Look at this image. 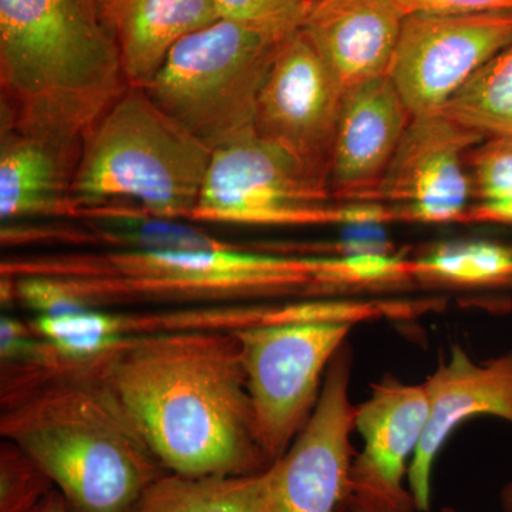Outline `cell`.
I'll return each instance as SVG.
<instances>
[{
    "instance_id": "1",
    "label": "cell",
    "mask_w": 512,
    "mask_h": 512,
    "mask_svg": "<svg viewBox=\"0 0 512 512\" xmlns=\"http://www.w3.org/2000/svg\"><path fill=\"white\" fill-rule=\"evenodd\" d=\"M96 359L170 473L248 476L269 467L234 332L134 336Z\"/></svg>"
},
{
    "instance_id": "2",
    "label": "cell",
    "mask_w": 512,
    "mask_h": 512,
    "mask_svg": "<svg viewBox=\"0 0 512 512\" xmlns=\"http://www.w3.org/2000/svg\"><path fill=\"white\" fill-rule=\"evenodd\" d=\"M0 434L53 481L70 512H131L170 473L96 357L2 365Z\"/></svg>"
},
{
    "instance_id": "3",
    "label": "cell",
    "mask_w": 512,
    "mask_h": 512,
    "mask_svg": "<svg viewBox=\"0 0 512 512\" xmlns=\"http://www.w3.org/2000/svg\"><path fill=\"white\" fill-rule=\"evenodd\" d=\"M128 86L101 0H0L3 126L83 143Z\"/></svg>"
},
{
    "instance_id": "4",
    "label": "cell",
    "mask_w": 512,
    "mask_h": 512,
    "mask_svg": "<svg viewBox=\"0 0 512 512\" xmlns=\"http://www.w3.org/2000/svg\"><path fill=\"white\" fill-rule=\"evenodd\" d=\"M2 279H55L93 308L340 291L335 256L224 249H104L10 256Z\"/></svg>"
},
{
    "instance_id": "5",
    "label": "cell",
    "mask_w": 512,
    "mask_h": 512,
    "mask_svg": "<svg viewBox=\"0 0 512 512\" xmlns=\"http://www.w3.org/2000/svg\"><path fill=\"white\" fill-rule=\"evenodd\" d=\"M212 151L144 87L128 86L84 137L72 200L77 210L133 204L158 217L191 220Z\"/></svg>"
},
{
    "instance_id": "6",
    "label": "cell",
    "mask_w": 512,
    "mask_h": 512,
    "mask_svg": "<svg viewBox=\"0 0 512 512\" xmlns=\"http://www.w3.org/2000/svg\"><path fill=\"white\" fill-rule=\"evenodd\" d=\"M284 40L217 20L181 39L144 89L161 110L215 150L254 128L259 90Z\"/></svg>"
},
{
    "instance_id": "7",
    "label": "cell",
    "mask_w": 512,
    "mask_h": 512,
    "mask_svg": "<svg viewBox=\"0 0 512 512\" xmlns=\"http://www.w3.org/2000/svg\"><path fill=\"white\" fill-rule=\"evenodd\" d=\"M329 175L254 128L212 151L191 220L245 225L365 224L396 220L375 202L333 205Z\"/></svg>"
},
{
    "instance_id": "8",
    "label": "cell",
    "mask_w": 512,
    "mask_h": 512,
    "mask_svg": "<svg viewBox=\"0 0 512 512\" xmlns=\"http://www.w3.org/2000/svg\"><path fill=\"white\" fill-rule=\"evenodd\" d=\"M353 323H268L232 330L241 349L259 446L274 464L315 409L330 360Z\"/></svg>"
},
{
    "instance_id": "9",
    "label": "cell",
    "mask_w": 512,
    "mask_h": 512,
    "mask_svg": "<svg viewBox=\"0 0 512 512\" xmlns=\"http://www.w3.org/2000/svg\"><path fill=\"white\" fill-rule=\"evenodd\" d=\"M353 353L348 343L330 360L315 409L286 453L271 464L264 512H343L356 406L350 400Z\"/></svg>"
},
{
    "instance_id": "10",
    "label": "cell",
    "mask_w": 512,
    "mask_h": 512,
    "mask_svg": "<svg viewBox=\"0 0 512 512\" xmlns=\"http://www.w3.org/2000/svg\"><path fill=\"white\" fill-rule=\"evenodd\" d=\"M512 45V12L409 15L389 76L413 117L439 114L488 60Z\"/></svg>"
},
{
    "instance_id": "11",
    "label": "cell",
    "mask_w": 512,
    "mask_h": 512,
    "mask_svg": "<svg viewBox=\"0 0 512 512\" xmlns=\"http://www.w3.org/2000/svg\"><path fill=\"white\" fill-rule=\"evenodd\" d=\"M343 89L299 29L276 50L256 100L254 130L329 175Z\"/></svg>"
},
{
    "instance_id": "12",
    "label": "cell",
    "mask_w": 512,
    "mask_h": 512,
    "mask_svg": "<svg viewBox=\"0 0 512 512\" xmlns=\"http://www.w3.org/2000/svg\"><path fill=\"white\" fill-rule=\"evenodd\" d=\"M423 384L384 376L356 406L355 430L363 439L350 467L343 512H417L409 485L410 463L429 421Z\"/></svg>"
},
{
    "instance_id": "13",
    "label": "cell",
    "mask_w": 512,
    "mask_h": 512,
    "mask_svg": "<svg viewBox=\"0 0 512 512\" xmlns=\"http://www.w3.org/2000/svg\"><path fill=\"white\" fill-rule=\"evenodd\" d=\"M484 140L483 134L441 113L412 117L392 163L366 202L389 207L404 220H460L473 191L464 158Z\"/></svg>"
},
{
    "instance_id": "14",
    "label": "cell",
    "mask_w": 512,
    "mask_h": 512,
    "mask_svg": "<svg viewBox=\"0 0 512 512\" xmlns=\"http://www.w3.org/2000/svg\"><path fill=\"white\" fill-rule=\"evenodd\" d=\"M424 387L429 397V421L407 476L417 512L431 510L434 463L461 423L471 417L494 416L512 424V350L478 363L466 350L453 346Z\"/></svg>"
},
{
    "instance_id": "15",
    "label": "cell",
    "mask_w": 512,
    "mask_h": 512,
    "mask_svg": "<svg viewBox=\"0 0 512 512\" xmlns=\"http://www.w3.org/2000/svg\"><path fill=\"white\" fill-rule=\"evenodd\" d=\"M412 117L390 76L345 90L330 158L333 197L366 202L392 163Z\"/></svg>"
},
{
    "instance_id": "16",
    "label": "cell",
    "mask_w": 512,
    "mask_h": 512,
    "mask_svg": "<svg viewBox=\"0 0 512 512\" xmlns=\"http://www.w3.org/2000/svg\"><path fill=\"white\" fill-rule=\"evenodd\" d=\"M404 19L394 0H313L301 29L345 92L389 76Z\"/></svg>"
},
{
    "instance_id": "17",
    "label": "cell",
    "mask_w": 512,
    "mask_h": 512,
    "mask_svg": "<svg viewBox=\"0 0 512 512\" xmlns=\"http://www.w3.org/2000/svg\"><path fill=\"white\" fill-rule=\"evenodd\" d=\"M82 143H67L2 126L0 220L73 218L72 187Z\"/></svg>"
},
{
    "instance_id": "18",
    "label": "cell",
    "mask_w": 512,
    "mask_h": 512,
    "mask_svg": "<svg viewBox=\"0 0 512 512\" xmlns=\"http://www.w3.org/2000/svg\"><path fill=\"white\" fill-rule=\"evenodd\" d=\"M130 86H147L181 39L220 20L214 0H101Z\"/></svg>"
},
{
    "instance_id": "19",
    "label": "cell",
    "mask_w": 512,
    "mask_h": 512,
    "mask_svg": "<svg viewBox=\"0 0 512 512\" xmlns=\"http://www.w3.org/2000/svg\"><path fill=\"white\" fill-rule=\"evenodd\" d=\"M271 466L248 476L167 473L144 491L131 512H264Z\"/></svg>"
},
{
    "instance_id": "20",
    "label": "cell",
    "mask_w": 512,
    "mask_h": 512,
    "mask_svg": "<svg viewBox=\"0 0 512 512\" xmlns=\"http://www.w3.org/2000/svg\"><path fill=\"white\" fill-rule=\"evenodd\" d=\"M441 114L485 138L512 134V45L480 67Z\"/></svg>"
},
{
    "instance_id": "21",
    "label": "cell",
    "mask_w": 512,
    "mask_h": 512,
    "mask_svg": "<svg viewBox=\"0 0 512 512\" xmlns=\"http://www.w3.org/2000/svg\"><path fill=\"white\" fill-rule=\"evenodd\" d=\"M412 274L451 284H512V248L488 241L440 245L412 262Z\"/></svg>"
},
{
    "instance_id": "22",
    "label": "cell",
    "mask_w": 512,
    "mask_h": 512,
    "mask_svg": "<svg viewBox=\"0 0 512 512\" xmlns=\"http://www.w3.org/2000/svg\"><path fill=\"white\" fill-rule=\"evenodd\" d=\"M32 330L60 356L73 360L106 355L124 340L120 313L101 308L60 316H36Z\"/></svg>"
},
{
    "instance_id": "23",
    "label": "cell",
    "mask_w": 512,
    "mask_h": 512,
    "mask_svg": "<svg viewBox=\"0 0 512 512\" xmlns=\"http://www.w3.org/2000/svg\"><path fill=\"white\" fill-rule=\"evenodd\" d=\"M55 484L35 461L15 444L0 448V512H33L55 490Z\"/></svg>"
},
{
    "instance_id": "24",
    "label": "cell",
    "mask_w": 512,
    "mask_h": 512,
    "mask_svg": "<svg viewBox=\"0 0 512 512\" xmlns=\"http://www.w3.org/2000/svg\"><path fill=\"white\" fill-rule=\"evenodd\" d=\"M221 19L251 26L286 39L298 32L308 15L311 0H214Z\"/></svg>"
},
{
    "instance_id": "25",
    "label": "cell",
    "mask_w": 512,
    "mask_h": 512,
    "mask_svg": "<svg viewBox=\"0 0 512 512\" xmlns=\"http://www.w3.org/2000/svg\"><path fill=\"white\" fill-rule=\"evenodd\" d=\"M467 164L481 202L512 201V134L485 138L470 151Z\"/></svg>"
},
{
    "instance_id": "26",
    "label": "cell",
    "mask_w": 512,
    "mask_h": 512,
    "mask_svg": "<svg viewBox=\"0 0 512 512\" xmlns=\"http://www.w3.org/2000/svg\"><path fill=\"white\" fill-rule=\"evenodd\" d=\"M8 288V295L15 296L22 305L37 316H60L92 309L62 282L40 276H26L18 279H2Z\"/></svg>"
},
{
    "instance_id": "27",
    "label": "cell",
    "mask_w": 512,
    "mask_h": 512,
    "mask_svg": "<svg viewBox=\"0 0 512 512\" xmlns=\"http://www.w3.org/2000/svg\"><path fill=\"white\" fill-rule=\"evenodd\" d=\"M19 320L3 316L0 320V357L2 365L43 362L56 355V350Z\"/></svg>"
},
{
    "instance_id": "28",
    "label": "cell",
    "mask_w": 512,
    "mask_h": 512,
    "mask_svg": "<svg viewBox=\"0 0 512 512\" xmlns=\"http://www.w3.org/2000/svg\"><path fill=\"white\" fill-rule=\"evenodd\" d=\"M409 15H476L512 12V0H394Z\"/></svg>"
},
{
    "instance_id": "29",
    "label": "cell",
    "mask_w": 512,
    "mask_h": 512,
    "mask_svg": "<svg viewBox=\"0 0 512 512\" xmlns=\"http://www.w3.org/2000/svg\"><path fill=\"white\" fill-rule=\"evenodd\" d=\"M33 512H70L64 501L63 495L55 488L52 493L46 495L45 500L42 501Z\"/></svg>"
},
{
    "instance_id": "30",
    "label": "cell",
    "mask_w": 512,
    "mask_h": 512,
    "mask_svg": "<svg viewBox=\"0 0 512 512\" xmlns=\"http://www.w3.org/2000/svg\"><path fill=\"white\" fill-rule=\"evenodd\" d=\"M501 510L512 512V481L504 485L500 494Z\"/></svg>"
},
{
    "instance_id": "31",
    "label": "cell",
    "mask_w": 512,
    "mask_h": 512,
    "mask_svg": "<svg viewBox=\"0 0 512 512\" xmlns=\"http://www.w3.org/2000/svg\"><path fill=\"white\" fill-rule=\"evenodd\" d=\"M426 512H470V511H461V510H458V508H456V507H443L437 511L430 510V511H426Z\"/></svg>"
},
{
    "instance_id": "32",
    "label": "cell",
    "mask_w": 512,
    "mask_h": 512,
    "mask_svg": "<svg viewBox=\"0 0 512 512\" xmlns=\"http://www.w3.org/2000/svg\"><path fill=\"white\" fill-rule=\"evenodd\" d=\"M313 2V0H311V3Z\"/></svg>"
}]
</instances>
